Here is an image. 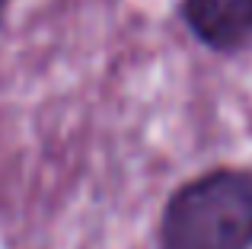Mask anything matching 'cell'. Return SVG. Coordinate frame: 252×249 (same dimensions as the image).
Segmentation results:
<instances>
[{"mask_svg":"<svg viewBox=\"0 0 252 249\" xmlns=\"http://www.w3.org/2000/svg\"><path fill=\"white\" fill-rule=\"evenodd\" d=\"M179 19L211 55L233 58L252 45V0H179Z\"/></svg>","mask_w":252,"mask_h":249,"instance_id":"obj_2","label":"cell"},{"mask_svg":"<svg viewBox=\"0 0 252 249\" xmlns=\"http://www.w3.org/2000/svg\"><path fill=\"white\" fill-rule=\"evenodd\" d=\"M157 249H252V166L217 163L179 182L157 218Z\"/></svg>","mask_w":252,"mask_h":249,"instance_id":"obj_1","label":"cell"},{"mask_svg":"<svg viewBox=\"0 0 252 249\" xmlns=\"http://www.w3.org/2000/svg\"><path fill=\"white\" fill-rule=\"evenodd\" d=\"M10 6H13V0H0V29L6 26V16H10Z\"/></svg>","mask_w":252,"mask_h":249,"instance_id":"obj_3","label":"cell"}]
</instances>
